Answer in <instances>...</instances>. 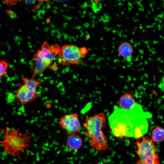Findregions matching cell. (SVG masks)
Segmentation results:
<instances>
[{
  "label": "cell",
  "mask_w": 164,
  "mask_h": 164,
  "mask_svg": "<svg viewBox=\"0 0 164 164\" xmlns=\"http://www.w3.org/2000/svg\"><path fill=\"white\" fill-rule=\"evenodd\" d=\"M145 114L140 104H136L128 110L115 106L108 118L110 130L119 139L132 137L139 138L142 135Z\"/></svg>",
  "instance_id": "obj_1"
},
{
  "label": "cell",
  "mask_w": 164,
  "mask_h": 164,
  "mask_svg": "<svg viewBox=\"0 0 164 164\" xmlns=\"http://www.w3.org/2000/svg\"><path fill=\"white\" fill-rule=\"evenodd\" d=\"M1 132L4 138L0 140V144L3 146L4 150L8 155L17 157L20 159V154L25 153L30 147L32 137L29 133L20 132L19 129H9L7 127L5 130Z\"/></svg>",
  "instance_id": "obj_2"
},
{
  "label": "cell",
  "mask_w": 164,
  "mask_h": 164,
  "mask_svg": "<svg viewBox=\"0 0 164 164\" xmlns=\"http://www.w3.org/2000/svg\"><path fill=\"white\" fill-rule=\"evenodd\" d=\"M106 124V119L103 112L87 118L84 123L86 137L90 139L91 146L98 151H105L108 147V139L102 131Z\"/></svg>",
  "instance_id": "obj_3"
},
{
  "label": "cell",
  "mask_w": 164,
  "mask_h": 164,
  "mask_svg": "<svg viewBox=\"0 0 164 164\" xmlns=\"http://www.w3.org/2000/svg\"><path fill=\"white\" fill-rule=\"evenodd\" d=\"M60 50V48L57 44H54L50 46L47 42H45L41 49L34 55L35 65L32 71V77L35 78L43 73L50 66L58 54Z\"/></svg>",
  "instance_id": "obj_4"
},
{
  "label": "cell",
  "mask_w": 164,
  "mask_h": 164,
  "mask_svg": "<svg viewBox=\"0 0 164 164\" xmlns=\"http://www.w3.org/2000/svg\"><path fill=\"white\" fill-rule=\"evenodd\" d=\"M22 84H18V88L15 98L22 106L34 101L37 97V89L41 84L40 80L35 78L22 77Z\"/></svg>",
  "instance_id": "obj_5"
},
{
  "label": "cell",
  "mask_w": 164,
  "mask_h": 164,
  "mask_svg": "<svg viewBox=\"0 0 164 164\" xmlns=\"http://www.w3.org/2000/svg\"><path fill=\"white\" fill-rule=\"evenodd\" d=\"M134 144L137 146L136 153L139 157L136 164H160L156 146L149 137L145 136Z\"/></svg>",
  "instance_id": "obj_6"
},
{
  "label": "cell",
  "mask_w": 164,
  "mask_h": 164,
  "mask_svg": "<svg viewBox=\"0 0 164 164\" xmlns=\"http://www.w3.org/2000/svg\"><path fill=\"white\" fill-rule=\"evenodd\" d=\"M87 52V49L79 48L73 44H67L60 48L56 57L58 64L63 65H77L82 62V59Z\"/></svg>",
  "instance_id": "obj_7"
},
{
  "label": "cell",
  "mask_w": 164,
  "mask_h": 164,
  "mask_svg": "<svg viewBox=\"0 0 164 164\" xmlns=\"http://www.w3.org/2000/svg\"><path fill=\"white\" fill-rule=\"evenodd\" d=\"M59 125L67 135H78L81 129V125L78 114L75 113L63 115L59 120Z\"/></svg>",
  "instance_id": "obj_8"
},
{
  "label": "cell",
  "mask_w": 164,
  "mask_h": 164,
  "mask_svg": "<svg viewBox=\"0 0 164 164\" xmlns=\"http://www.w3.org/2000/svg\"><path fill=\"white\" fill-rule=\"evenodd\" d=\"M119 103L120 108L126 110L132 109L136 104L134 97L129 93L124 94L121 96Z\"/></svg>",
  "instance_id": "obj_9"
},
{
  "label": "cell",
  "mask_w": 164,
  "mask_h": 164,
  "mask_svg": "<svg viewBox=\"0 0 164 164\" xmlns=\"http://www.w3.org/2000/svg\"><path fill=\"white\" fill-rule=\"evenodd\" d=\"M66 144L69 149L72 150H76L82 146L83 140L78 135H68Z\"/></svg>",
  "instance_id": "obj_10"
},
{
  "label": "cell",
  "mask_w": 164,
  "mask_h": 164,
  "mask_svg": "<svg viewBox=\"0 0 164 164\" xmlns=\"http://www.w3.org/2000/svg\"><path fill=\"white\" fill-rule=\"evenodd\" d=\"M118 50L120 56L126 59L131 58L134 51L131 44L126 41L122 42L119 45Z\"/></svg>",
  "instance_id": "obj_11"
},
{
  "label": "cell",
  "mask_w": 164,
  "mask_h": 164,
  "mask_svg": "<svg viewBox=\"0 0 164 164\" xmlns=\"http://www.w3.org/2000/svg\"><path fill=\"white\" fill-rule=\"evenodd\" d=\"M151 138L152 141L160 142L164 140V129L162 128L157 127L152 132Z\"/></svg>",
  "instance_id": "obj_12"
},
{
  "label": "cell",
  "mask_w": 164,
  "mask_h": 164,
  "mask_svg": "<svg viewBox=\"0 0 164 164\" xmlns=\"http://www.w3.org/2000/svg\"><path fill=\"white\" fill-rule=\"evenodd\" d=\"M8 66L9 64L6 61L0 60V78L8 74L7 70Z\"/></svg>",
  "instance_id": "obj_13"
}]
</instances>
